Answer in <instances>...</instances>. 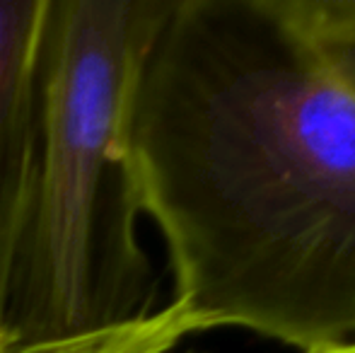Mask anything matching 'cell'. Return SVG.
<instances>
[{
  "instance_id": "1",
  "label": "cell",
  "mask_w": 355,
  "mask_h": 353,
  "mask_svg": "<svg viewBox=\"0 0 355 353\" xmlns=\"http://www.w3.org/2000/svg\"><path fill=\"white\" fill-rule=\"evenodd\" d=\"M128 138L172 300L206 332L355 341V97L281 0H172Z\"/></svg>"
},
{
  "instance_id": "2",
  "label": "cell",
  "mask_w": 355,
  "mask_h": 353,
  "mask_svg": "<svg viewBox=\"0 0 355 353\" xmlns=\"http://www.w3.org/2000/svg\"><path fill=\"white\" fill-rule=\"evenodd\" d=\"M169 8L172 0H49L37 175L3 320L12 344L73 339L155 312L128 133Z\"/></svg>"
},
{
  "instance_id": "9",
  "label": "cell",
  "mask_w": 355,
  "mask_h": 353,
  "mask_svg": "<svg viewBox=\"0 0 355 353\" xmlns=\"http://www.w3.org/2000/svg\"><path fill=\"white\" fill-rule=\"evenodd\" d=\"M351 344H353V346H355V341H351Z\"/></svg>"
},
{
  "instance_id": "4",
  "label": "cell",
  "mask_w": 355,
  "mask_h": 353,
  "mask_svg": "<svg viewBox=\"0 0 355 353\" xmlns=\"http://www.w3.org/2000/svg\"><path fill=\"white\" fill-rule=\"evenodd\" d=\"M201 332H206L201 320L172 300L126 325L46 344H10L5 353H172L184 344V339Z\"/></svg>"
},
{
  "instance_id": "7",
  "label": "cell",
  "mask_w": 355,
  "mask_h": 353,
  "mask_svg": "<svg viewBox=\"0 0 355 353\" xmlns=\"http://www.w3.org/2000/svg\"><path fill=\"white\" fill-rule=\"evenodd\" d=\"M10 344H12V341H10V336H5V332H0V353L8 351Z\"/></svg>"
},
{
  "instance_id": "6",
  "label": "cell",
  "mask_w": 355,
  "mask_h": 353,
  "mask_svg": "<svg viewBox=\"0 0 355 353\" xmlns=\"http://www.w3.org/2000/svg\"><path fill=\"white\" fill-rule=\"evenodd\" d=\"M307 353H355V346L338 344V346H329V349H317V351H307Z\"/></svg>"
},
{
  "instance_id": "8",
  "label": "cell",
  "mask_w": 355,
  "mask_h": 353,
  "mask_svg": "<svg viewBox=\"0 0 355 353\" xmlns=\"http://www.w3.org/2000/svg\"><path fill=\"white\" fill-rule=\"evenodd\" d=\"M172 353H201V351H172Z\"/></svg>"
},
{
  "instance_id": "3",
  "label": "cell",
  "mask_w": 355,
  "mask_h": 353,
  "mask_svg": "<svg viewBox=\"0 0 355 353\" xmlns=\"http://www.w3.org/2000/svg\"><path fill=\"white\" fill-rule=\"evenodd\" d=\"M46 5L0 0V332L37 175Z\"/></svg>"
},
{
  "instance_id": "5",
  "label": "cell",
  "mask_w": 355,
  "mask_h": 353,
  "mask_svg": "<svg viewBox=\"0 0 355 353\" xmlns=\"http://www.w3.org/2000/svg\"><path fill=\"white\" fill-rule=\"evenodd\" d=\"M281 8L355 97V0H281Z\"/></svg>"
}]
</instances>
